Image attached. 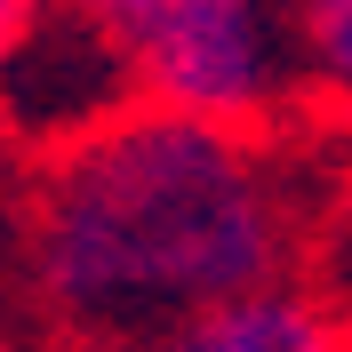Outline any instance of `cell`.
<instances>
[{
    "label": "cell",
    "instance_id": "6da1fadb",
    "mask_svg": "<svg viewBox=\"0 0 352 352\" xmlns=\"http://www.w3.org/2000/svg\"><path fill=\"white\" fill-rule=\"evenodd\" d=\"M296 232V184L256 129L136 104L41 168L24 200V280L56 336L153 352L192 312L280 288Z\"/></svg>",
    "mask_w": 352,
    "mask_h": 352
},
{
    "label": "cell",
    "instance_id": "7a4b0ae2",
    "mask_svg": "<svg viewBox=\"0 0 352 352\" xmlns=\"http://www.w3.org/2000/svg\"><path fill=\"white\" fill-rule=\"evenodd\" d=\"M129 56L136 104L256 129L288 80V32L272 0H80Z\"/></svg>",
    "mask_w": 352,
    "mask_h": 352
},
{
    "label": "cell",
    "instance_id": "3957f363",
    "mask_svg": "<svg viewBox=\"0 0 352 352\" xmlns=\"http://www.w3.org/2000/svg\"><path fill=\"white\" fill-rule=\"evenodd\" d=\"M120 112H136V80L112 32L80 0H32L0 56V120L56 160L80 136L112 129Z\"/></svg>",
    "mask_w": 352,
    "mask_h": 352
},
{
    "label": "cell",
    "instance_id": "277c9868",
    "mask_svg": "<svg viewBox=\"0 0 352 352\" xmlns=\"http://www.w3.org/2000/svg\"><path fill=\"white\" fill-rule=\"evenodd\" d=\"M153 352H352V329L312 288L280 280V288H248V296H224V305L192 312Z\"/></svg>",
    "mask_w": 352,
    "mask_h": 352
},
{
    "label": "cell",
    "instance_id": "5b68a950",
    "mask_svg": "<svg viewBox=\"0 0 352 352\" xmlns=\"http://www.w3.org/2000/svg\"><path fill=\"white\" fill-rule=\"evenodd\" d=\"M288 65L352 112V0H288Z\"/></svg>",
    "mask_w": 352,
    "mask_h": 352
},
{
    "label": "cell",
    "instance_id": "8992f818",
    "mask_svg": "<svg viewBox=\"0 0 352 352\" xmlns=\"http://www.w3.org/2000/svg\"><path fill=\"white\" fill-rule=\"evenodd\" d=\"M16 264H24V208L0 192V280H8Z\"/></svg>",
    "mask_w": 352,
    "mask_h": 352
},
{
    "label": "cell",
    "instance_id": "52a82bcc",
    "mask_svg": "<svg viewBox=\"0 0 352 352\" xmlns=\"http://www.w3.org/2000/svg\"><path fill=\"white\" fill-rule=\"evenodd\" d=\"M24 8H32V0H0V56H8V41H16V24H24Z\"/></svg>",
    "mask_w": 352,
    "mask_h": 352
}]
</instances>
